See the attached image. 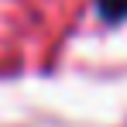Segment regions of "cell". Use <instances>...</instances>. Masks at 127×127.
Returning a JSON list of instances; mask_svg holds the SVG:
<instances>
[{
	"label": "cell",
	"mask_w": 127,
	"mask_h": 127,
	"mask_svg": "<svg viewBox=\"0 0 127 127\" xmlns=\"http://www.w3.org/2000/svg\"><path fill=\"white\" fill-rule=\"evenodd\" d=\"M100 17L106 24H117L127 17V0H100Z\"/></svg>",
	"instance_id": "obj_1"
}]
</instances>
